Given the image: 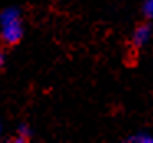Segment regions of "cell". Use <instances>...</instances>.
Wrapping results in <instances>:
<instances>
[{"mask_svg": "<svg viewBox=\"0 0 153 143\" xmlns=\"http://www.w3.org/2000/svg\"><path fill=\"white\" fill-rule=\"evenodd\" d=\"M143 12L148 18H153V0H145L143 4Z\"/></svg>", "mask_w": 153, "mask_h": 143, "instance_id": "3957f363", "label": "cell"}, {"mask_svg": "<svg viewBox=\"0 0 153 143\" xmlns=\"http://www.w3.org/2000/svg\"><path fill=\"white\" fill-rule=\"evenodd\" d=\"M4 66V56H2V54H0V67Z\"/></svg>", "mask_w": 153, "mask_h": 143, "instance_id": "5b68a950", "label": "cell"}, {"mask_svg": "<svg viewBox=\"0 0 153 143\" xmlns=\"http://www.w3.org/2000/svg\"><path fill=\"white\" fill-rule=\"evenodd\" d=\"M130 142H140V143H153V136H133V138H130Z\"/></svg>", "mask_w": 153, "mask_h": 143, "instance_id": "277c9868", "label": "cell"}, {"mask_svg": "<svg viewBox=\"0 0 153 143\" xmlns=\"http://www.w3.org/2000/svg\"><path fill=\"white\" fill-rule=\"evenodd\" d=\"M148 38H150V27L142 25V27H138L135 30V33H133V44H135V46H143V44L148 41Z\"/></svg>", "mask_w": 153, "mask_h": 143, "instance_id": "7a4b0ae2", "label": "cell"}, {"mask_svg": "<svg viewBox=\"0 0 153 143\" xmlns=\"http://www.w3.org/2000/svg\"><path fill=\"white\" fill-rule=\"evenodd\" d=\"M23 30H22L20 15L15 8H8L2 15V40L7 44H15L20 41Z\"/></svg>", "mask_w": 153, "mask_h": 143, "instance_id": "6da1fadb", "label": "cell"}]
</instances>
